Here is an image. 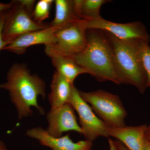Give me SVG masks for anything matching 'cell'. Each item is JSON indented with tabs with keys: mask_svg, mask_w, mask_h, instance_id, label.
I'll use <instances>...</instances> for the list:
<instances>
[{
	"mask_svg": "<svg viewBox=\"0 0 150 150\" xmlns=\"http://www.w3.org/2000/svg\"><path fill=\"white\" fill-rule=\"evenodd\" d=\"M0 88L8 91L15 105L19 119L32 115L34 107L42 115L44 109L38 104V97L46 96V85L39 76L32 74L25 65L16 64L10 68L6 82L0 84Z\"/></svg>",
	"mask_w": 150,
	"mask_h": 150,
	"instance_id": "cell-1",
	"label": "cell"
},
{
	"mask_svg": "<svg viewBox=\"0 0 150 150\" xmlns=\"http://www.w3.org/2000/svg\"><path fill=\"white\" fill-rule=\"evenodd\" d=\"M86 36V46L73 57L75 62L98 81H110L121 84L114 67L112 47L106 33L100 30H87Z\"/></svg>",
	"mask_w": 150,
	"mask_h": 150,
	"instance_id": "cell-2",
	"label": "cell"
},
{
	"mask_svg": "<svg viewBox=\"0 0 150 150\" xmlns=\"http://www.w3.org/2000/svg\"><path fill=\"white\" fill-rule=\"evenodd\" d=\"M104 32L111 44L114 67L120 82L134 86L144 94L147 88L142 49L145 44L149 43L141 39L123 41Z\"/></svg>",
	"mask_w": 150,
	"mask_h": 150,
	"instance_id": "cell-3",
	"label": "cell"
},
{
	"mask_svg": "<svg viewBox=\"0 0 150 150\" xmlns=\"http://www.w3.org/2000/svg\"><path fill=\"white\" fill-rule=\"evenodd\" d=\"M35 1H13L10 9L5 13V21L3 30V39L8 44L28 33L46 28L49 25L37 22L32 15Z\"/></svg>",
	"mask_w": 150,
	"mask_h": 150,
	"instance_id": "cell-4",
	"label": "cell"
},
{
	"mask_svg": "<svg viewBox=\"0 0 150 150\" xmlns=\"http://www.w3.org/2000/svg\"><path fill=\"white\" fill-rule=\"evenodd\" d=\"M81 97L91 105L93 110L107 126L114 127L126 126L127 115L120 97L102 89L85 92L79 91Z\"/></svg>",
	"mask_w": 150,
	"mask_h": 150,
	"instance_id": "cell-5",
	"label": "cell"
},
{
	"mask_svg": "<svg viewBox=\"0 0 150 150\" xmlns=\"http://www.w3.org/2000/svg\"><path fill=\"white\" fill-rule=\"evenodd\" d=\"M86 30L82 19L61 28L55 33V43L45 47L46 55L73 58L86 46Z\"/></svg>",
	"mask_w": 150,
	"mask_h": 150,
	"instance_id": "cell-6",
	"label": "cell"
},
{
	"mask_svg": "<svg viewBox=\"0 0 150 150\" xmlns=\"http://www.w3.org/2000/svg\"><path fill=\"white\" fill-rule=\"evenodd\" d=\"M68 103L77 112L82 134L86 140L93 142L98 137H109L107 125L96 115L91 106L81 97L79 91L74 85Z\"/></svg>",
	"mask_w": 150,
	"mask_h": 150,
	"instance_id": "cell-7",
	"label": "cell"
},
{
	"mask_svg": "<svg viewBox=\"0 0 150 150\" xmlns=\"http://www.w3.org/2000/svg\"><path fill=\"white\" fill-rule=\"evenodd\" d=\"M86 30L97 29L107 32L119 40L131 41L141 39L149 43L150 36L144 25L140 21L119 23L103 18L93 20H83Z\"/></svg>",
	"mask_w": 150,
	"mask_h": 150,
	"instance_id": "cell-8",
	"label": "cell"
},
{
	"mask_svg": "<svg viewBox=\"0 0 150 150\" xmlns=\"http://www.w3.org/2000/svg\"><path fill=\"white\" fill-rule=\"evenodd\" d=\"M74 108L69 103L51 108L47 113L48 126L47 133L54 137H62L67 131H76L82 134L83 131L78 124Z\"/></svg>",
	"mask_w": 150,
	"mask_h": 150,
	"instance_id": "cell-9",
	"label": "cell"
},
{
	"mask_svg": "<svg viewBox=\"0 0 150 150\" xmlns=\"http://www.w3.org/2000/svg\"><path fill=\"white\" fill-rule=\"evenodd\" d=\"M60 28L49 26L46 28L28 33L14 40L3 48L15 54H23L30 46L44 44L45 46L54 44L56 41L55 33Z\"/></svg>",
	"mask_w": 150,
	"mask_h": 150,
	"instance_id": "cell-10",
	"label": "cell"
},
{
	"mask_svg": "<svg viewBox=\"0 0 150 150\" xmlns=\"http://www.w3.org/2000/svg\"><path fill=\"white\" fill-rule=\"evenodd\" d=\"M26 134L52 150H88L91 149L93 145V142L86 140L75 143L70 139L69 134L57 138L52 137L41 127L28 129Z\"/></svg>",
	"mask_w": 150,
	"mask_h": 150,
	"instance_id": "cell-11",
	"label": "cell"
},
{
	"mask_svg": "<svg viewBox=\"0 0 150 150\" xmlns=\"http://www.w3.org/2000/svg\"><path fill=\"white\" fill-rule=\"evenodd\" d=\"M147 126H126L120 127L108 126L109 137H114L129 150H146L145 132Z\"/></svg>",
	"mask_w": 150,
	"mask_h": 150,
	"instance_id": "cell-12",
	"label": "cell"
},
{
	"mask_svg": "<svg viewBox=\"0 0 150 150\" xmlns=\"http://www.w3.org/2000/svg\"><path fill=\"white\" fill-rule=\"evenodd\" d=\"M74 85L57 72L54 73L51 84V92L48 96L51 108L68 103Z\"/></svg>",
	"mask_w": 150,
	"mask_h": 150,
	"instance_id": "cell-13",
	"label": "cell"
},
{
	"mask_svg": "<svg viewBox=\"0 0 150 150\" xmlns=\"http://www.w3.org/2000/svg\"><path fill=\"white\" fill-rule=\"evenodd\" d=\"M55 16L50 25L61 28L80 20L75 10L74 0L55 1Z\"/></svg>",
	"mask_w": 150,
	"mask_h": 150,
	"instance_id": "cell-14",
	"label": "cell"
},
{
	"mask_svg": "<svg viewBox=\"0 0 150 150\" xmlns=\"http://www.w3.org/2000/svg\"><path fill=\"white\" fill-rule=\"evenodd\" d=\"M53 66L56 71L71 84L79 75L87 74L83 68L78 65L73 58L61 56H51Z\"/></svg>",
	"mask_w": 150,
	"mask_h": 150,
	"instance_id": "cell-15",
	"label": "cell"
},
{
	"mask_svg": "<svg viewBox=\"0 0 150 150\" xmlns=\"http://www.w3.org/2000/svg\"><path fill=\"white\" fill-rule=\"evenodd\" d=\"M110 1L109 0H74L78 16L86 21L102 18L100 13L101 6Z\"/></svg>",
	"mask_w": 150,
	"mask_h": 150,
	"instance_id": "cell-16",
	"label": "cell"
},
{
	"mask_svg": "<svg viewBox=\"0 0 150 150\" xmlns=\"http://www.w3.org/2000/svg\"><path fill=\"white\" fill-rule=\"evenodd\" d=\"M54 1L53 0H40L33 9L32 15L33 20L42 23V21L49 17L50 9Z\"/></svg>",
	"mask_w": 150,
	"mask_h": 150,
	"instance_id": "cell-17",
	"label": "cell"
},
{
	"mask_svg": "<svg viewBox=\"0 0 150 150\" xmlns=\"http://www.w3.org/2000/svg\"><path fill=\"white\" fill-rule=\"evenodd\" d=\"M142 62L147 76V88L150 86V46L144 44L142 49Z\"/></svg>",
	"mask_w": 150,
	"mask_h": 150,
	"instance_id": "cell-18",
	"label": "cell"
},
{
	"mask_svg": "<svg viewBox=\"0 0 150 150\" xmlns=\"http://www.w3.org/2000/svg\"><path fill=\"white\" fill-rule=\"evenodd\" d=\"M5 13L0 14V51L3 50V48L7 45L3 37V28L5 21Z\"/></svg>",
	"mask_w": 150,
	"mask_h": 150,
	"instance_id": "cell-19",
	"label": "cell"
},
{
	"mask_svg": "<svg viewBox=\"0 0 150 150\" xmlns=\"http://www.w3.org/2000/svg\"><path fill=\"white\" fill-rule=\"evenodd\" d=\"M12 5V1L8 4L0 3V14L4 13L10 9Z\"/></svg>",
	"mask_w": 150,
	"mask_h": 150,
	"instance_id": "cell-20",
	"label": "cell"
},
{
	"mask_svg": "<svg viewBox=\"0 0 150 150\" xmlns=\"http://www.w3.org/2000/svg\"><path fill=\"white\" fill-rule=\"evenodd\" d=\"M108 142L109 144V150H118L117 148L116 143L115 141H113L111 139H108ZM88 150H92L91 149H90Z\"/></svg>",
	"mask_w": 150,
	"mask_h": 150,
	"instance_id": "cell-21",
	"label": "cell"
},
{
	"mask_svg": "<svg viewBox=\"0 0 150 150\" xmlns=\"http://www.w3.org/2000/svg\"><path fill=\"white\" fill-rule=\"evenodd\" d=\"M115 142H116V145H117L118 150H129L122 143L118 140H117Z\"/></svg>",
	"mask_w": 150,
	"mask_h": 150,
	"instance_id": "cell-22",
	"label": "cell"
},
{
	"mask_svg": "<svg viewBox=\"0 0 150 150\" xmlns=\"http://www.w3.org/2000/svg\"><path fill=\"white\" fill-rule=\"evenodd\" d=\"M145 137L146 140L150 143V124L149 126H147L146 130L145 132Z\"/></svg>",
	"mask_w": 150,
	"mask_h": 150,
	"instance_id": "cell-23",
	"label": "cell"
},
{
	"mask_svg": "<svg viewBox=\"0 0 150 150\" xmlns=\"http://www.w3.org/2000/svg\"><path fill=\"white\" fill-rule=\"evenodd\" d=\"M0 150H8L4 142L0 140Z\"/></svg>",
	"mask_w": 150,
	"mask_h": 150,
	"instance_id": "cell-24",
	"label": "cell"
},
{
	"mask_svg": "<svg viewBox=\"0 0 150 150\" xmlns=\"http://www.w3.org/2000/svg\"><path fill=\"white\" fill-rule=\"evenodd\" d=\"M146 150H150V143L147 141L146 144Z\"/></svg>",
	"mask_w": 150,
	"mask_h": 150,
	"instance_id": "cell-25",
	"label": "cell"
}]
</instances>
